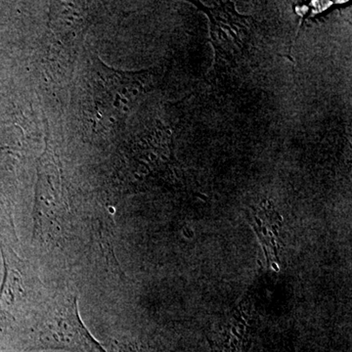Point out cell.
<instances>
[{
  "mask_svg": "<svg viewBox=\"0 0 352 352\" xmlns=\"http://www.w3.org/2000/svg\"><path fill=\"white\" fill-rule=\"evenodd\" d=\"M27 344L32 351L106 352L82 323L78 298L71 293L46 298L30 322Z\"/></svg>",
  "mask_w": 352,
  "mask_h": 352,
  "instance_id": "6da1fadb",
  "label": "cell"
},
{
  "mask_svg": "<svg viewBox=\"0 0 352 352\" xmlns=\"http://www.w3.org/2000/svg\"><path fill=\"white\" fill-rule=\"evenodd\" d=\"M4 275L0 287V328L31 322L48 296L36 271L0 240Z\"/></svg>",
  "mask_w": 352,
  "mask_h": 352,
  "instance_id": "7a4b0ae2",
  "label": "cell"
},
{
  "mask_svg": "<svg viewBox=\"0 0 352 352\" xmlns=\"http://www.w3.org/2000/svg\"><path fill=\"white\" fill-rule=\"evenodd\" d=\"M194 3L210 18L217 67L236 68L249 59L256 41V21L238 13L233 2L220 1L214 7Z\"/></svg>",
  "mask_w": 352,
  "mask_h": 352,
  "instance_id": "3957f363",
  "label": "cell"
}]
</instances>
